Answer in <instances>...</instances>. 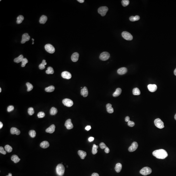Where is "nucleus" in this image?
Wrapping results in <instances>:
<instances>
[{"instance_id": "obj_1", "label": "nucleus", "mask_w": 176, "mask_h": 176, "mask_svg": "<svg viewBox=\"0 0 176 176\" xmlns=\"http://www.w3.org/2000/svg\"><path fill=\"white\" fill-rule=\"evenodd\" d=\"M162 15L163 12L162 11L159 9H154L148 12L147 18L153 24H156L158 23Z\"/></svg>"}, {"instance_id": "obj_2", "label": "nucleus", "mask_w": 176, "mask_h": 176, "mask_svg": "<svg viewBox=\"0 0 176 176\" xmlns=\"http://www.w3.org/2000/svg\"><path fill=\"white\" fill-rule=\"evenodd\" d=\"M67 72L70 77L75 80H79L83 77L81 70L75 66L69 67L67 69Z\"/></svg>"}, {"instance_id": "obj_3", "label": "nucleus", "mask_w": 176, "mask_h": 176, "mask_svg": "<svg viewBox=\"0 0 176 176\" xmlns=\"http://www.w3.org/2000/svg\"><path fill=\"white\" fill-rule=\"evenodd\" d=\"M165 86V81L161 78L157 77L152 79L150 83V89L154 91L162 90Z\"/></svg>"}, {"instance_id": "obj_4", "label": "nucleus", "mask_w": 176, "mask_h": 176, "mask_svg": "<svg viewBox=\"0 0 176 176\" xmlns=\"http://www.w3.org/2000/svg\"><path fill=\"white\" fill-rule=\"evenodd\" d=\"M93 154L96 158L102 161L108 160L110 156V153L108 151L102 148L95 149L93 151Z\"/></svg>"}, {"instance_id": "obj_5", "label": "nucleus", "mask_w": 176, "mask_h": 176, "mask_svg": "<svg viewBox=\"0 0 176 176\" xmlns=\"http://www.w3.org/2000/svg\"><path fill=\"white\" fill-rule=\"evenodd\" d=\"M45 57V54L43 53L42 50H37L33 53V60L31 62V64L32 66L37 65L39 62L43 61Z\"/></svg>"}, {"instance_id": "obj_6", "label": "nucleus", "mask_w": 176, "mask_h": 176, "mask_svg": "<svg viewBox=\"0 0 176 176\" xmlns=\"http://www.w3.org/2000/svg\"><path fill=\"white\" fill-rule=\"evenodd\" d=\"M92 114L94 117L100 119H104L107 116V112L103 108L97 107L93 109Z\"/></svg>"}, {"instance_id": "obj_7", "label": "nucleus", "mask_w": 176, "mask_h": 176, "mask_svg": "<svg viewBox=\"0 0 176 176\" xmlns=\"http://www.w3.org/2000/svg\"><path fill=\"white\" fill-rule=\"evenodd\" d=\"M119 84V81L116 79H112L108 82L107 89L110 93H114L117 91Z\"/></svg>"}, {"instance_id": "obj_8", "label": "nucleus", "mask_w": 176, "mask_h": 176, "mask_svg": "<svg viewBox=\"0 0 176 176\" xmlns=\"http://www.w3.org/2000/svg\"><path fill=\"white\" fill-rule=\"evenodd\" d=\"M121 141L122 143H124L126 146L131 145L133 139H132V134L129 130H127L121 135Z\"/></svg>"}, {"instance_id": "obj_9", "label": "nucleus", "mask_w": 176, "mask_h": 176, "mask_svg": "<svg viewBox=\"0 0 176 176\" xmlns=\"http://www.w3.org/2000/svg\"><path fill=\"white\" fill-rule=\"evenodd\" d=\"M160 166L163 169L167 170L170 168V163L168 161V157L166 156L163 155L161 156L159 158Z\"/></svg>"}, {"instance_id": "obj_10", "label": "nucleus", "mask_w": 176, "mask_h": 176, "mask_svg": "<svg viewBox=\"0 0 176 176\" xmlns=\"http://www.w3.org/2000/svg\"><path fill=\"white\" fill-rule=\"evenodd\" d=\"M35 88V83L33 82H30L28 85L23 87L21 90V92L22 93L27 95L30 93H33V92H34Z\"/></svg>"}, {"instance_id": "obj_11", "label": "nucleus", "mask_w": 176, "mask_h": 176, "mask_svg": "<svg viewBox=\"0 0 176 176\" xmlns=\"http://www.w3.org/2000/svg\"><path fill=\"white\" fill-rule=\"evenodd\" d=\"M71 30V26L69 24L64 23L60 26L59 33L62 36H67L69 35Z\"/></svg>"}, {"instance_id": "obj_12", "label": "nucleus", "mask_w": 176, "mask_h": 176, "mask_svg": "<svg viewBox=\"0 0 176 176\" xmlns=\"http://www.w3.org/2000/svg\"><path fill=\"white\" fill-rule=\"evenodd\" d=\"M82 132L80 129L77 128L69 131L68 133V136L72 139H77L80 137L82 135Z\"/></svg>"}, {"instance_id": "obj_13", "label": "nucleus", "mask_w": 176, "mask_h": 176, "mask_svg": "<svg viewBox=\"0 0 176 176\" xmlns=\"http://www.w3.org/2000/svg\"><path fill=\"white\" fill-rule=\"evenodd\" d=\"M86 169L85 163L81 161L77 162L75 165V171L77 173H81L84 171Z\"/></svg>"}, {"instance_id": "obj_14", "label": "nucleus", "mask_w": 176, "mask_h": 176, "mask_svg": "<svg viewBox=\"0 0 176 176\" xmlns=\"http://www.w3.org/2000/svg\"><path fill=\"white\" fill-rule=\"evenodd\" d=\"M81 107L80 103L77 100H73L71 102V105L69 106V109L70 111H79L81 110Z\"/></svg>"}, {"instance_id": "obj_15", "label": "nucleus", "mask_w": 176, "mask_h": 176, "mask_svg": "<svg viewBox=\"0 0 176 176\" xmlns=\"http://www.w3.org/2000/svg\"><path fill=\"white\" fill-rule=\"evenodd\" d=\"M36 26L35 24L32 23L28 24L26 27V30H25V35L27 36H30L33 33V32L35 30Z\"/></svg>"}, {"instance_id": "obj_16", "label": "nucleus", "mask_w": 176, "mask_h": 176, "mask_svg": "<svg viewBox=\"0 0 176 176\" xmlns=\"http://www.w3.org/2000/svg\"><path fill=\"white\" fill-rule=\"evenodd\" d=\"M39 127L40 129L41 130V137H43L46 136H48V134L50 133V129H49V128L47 126V125H45V124H43V123H41V124L39 125Z\"/></svg>"}, {"instance_id": "obj_17", "label": "nucleus", "mask_w": 176, "mask_h": 176, "mask_svg": "<svg viewBox=\"0 0 176 176\" xmlns=\"http://www.w3.org/2000/svg\"><path fill=\"white\" fill-rule=\"evenodd\" d=\"M42 169L44 172L48 173L51 170V163L48 161H45L42 164Z\"/></svg>"}, {"instance_id": "obj_18", "label": "nucleus", "mask_w": 176, "mask_h": 176, "mask_svg": "<svg viewBox=\"0 0 176 176\" xmlns=\"http://www.w3.org/2000/svg\"><path fill=\"white\" fill-rule=\"evenodd\" d=\"M42 93V91L39 87H36L34 92H33L32 99L33 101H36L38 99L39 96Z\"/></svg>"}, {"instance_id": "obj_19", "label": "nucleus", "mask_w": 176, "mask_h": 176, "mask_svg": "<svg viewBox=\"0 0 176 176\" xmlns=\"http://www.w3.org/2000/svg\"><path fill=\"white\" fill-rule=\"evenodd\" d=\"M57 176H66L68 174V170L64 167H60L57 170Z\"/></svg>"}, {"instance_id": "obj_20", "label": "nucleus", "mask_w": 176, "mask_h": 176, "mask_svg": "<svg viewBox=\"0 0 176 176\" xmlns=\"http://www.w3.org/2000/svg\"><path fill=\"white\" fill-rule=\"evenodd\" d=\"M21 164V161L18 158H14L11 163V166L13 168L18 167Z\"/></svg>"}, {"instance_id": "obj_21", "label": "nucleus", "mask_w": 176, "mask_h": 176, "mask_svg": "<svg viewBox=\"0 0 176 176\" xmlns=\"http://www.w3.org/2000/svg\"><path fill=\"white\" fill-rule=\"evenodd\" d=\"M68 98L64 95L63 94H62L61 96H59V98H58L59 103L61 105L66 104L68 102Z\"/></svg>"}, {"instance_id": "obj_22", "label": "nucleus", "mask_w": 176, "mask_h": 176, "mask_svg": "<svg viewBox=\"0 0 176 176\" xmlns=\"http://www.w3.org/2000/svg\"><path fill=\"white\" fill-rule=\"evenodd\" d=\"M169 144L172 146L176 145V132L174 134L173 137L170 140Z\"/></svg>"}, {"instance_id": "obj_23", "label": "nucleus", "mask_w": 176, "mask_h": 176, "mask_svg": "<svg viewBox=\"0 0 176 176\" xmlns=\"http://www.w3.org/2000/svg\"><path fill=\"white\" fill-rule=\"evenodd\" d=\"M64 95L66 96L67 98H69L70 97V94L69 93V91L67 90H65L64 91L63 93Z\"/></svg>"}, {"instance_id": "obj_24", "label": "nucleus", "mask_w": 176, "mask_h": 176, "mask_svg": "<svg viewBox=\"0 0 176 176\" xmlns=\"http://www.w3.org/2000/svg\"><path fill=\"white\" fill-rule=\"evenodd\" d=\"M116 2L121 5H124L126 3L127 1L126 0H116Z\"/></svg>"}, {"instance_id": "obj_25", "label": "nucleus", "mask_w": 176, "mask_h": 176, "mask_svg": "<svg viewBox=\"0 0 176 176\" xmlns=\"http://www.w3.org/2000/svg\"><path fill=\"white\" fill-rule=\"evenodd\" d=\"M48 60H49V62H50V63H49V67L51 66V59L50 58H48Z\"/></svg>"}, {"instance_id": "obj_26", "label": "nucleus", "mask_w": 176, "mask_h": 176, "mask_svg": "<svg viewBox=\"0 0 176 176\" xmlns=\"http://www.w3.org/2000/svg\"><path fill=\"white\" fill-rule=\"evenodd\" d=\"M2 132H0V139H2Z\"/></svg>"}, {"instance_id": "obj_27", "label": "nucleus", "mask_w": 176, "mask_h": 176, "mask_svg": "<svg viewBox=\"0 0 176 176\" xmlns=\"http://www.w3.org/2000/svg\"></svg>"}]
</instances>
